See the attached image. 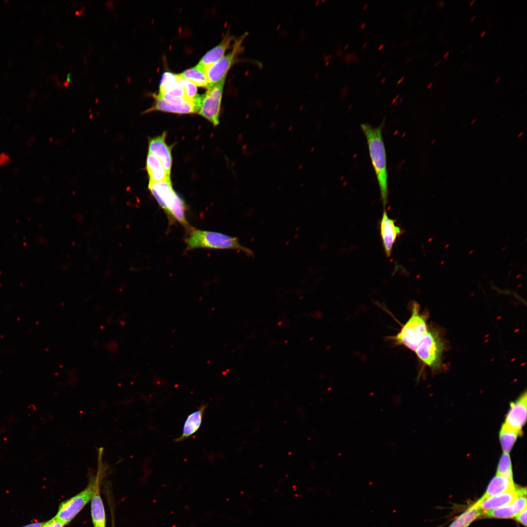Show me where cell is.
Returning <instances> with one entry per match:
<instances>
[{"label":"cell","instance_id":"b9f144b4","mask_svg":"<svg viewBox=\"0 0 527 527\" xmlns=\"http://www.w3.org/2000/svg\"><path fill=\"white\" fill-rule=\"evenodd\" d=\"M474 2H475L474 0H473L472 1H471L470 3V6H472Z\"/></svg>","mask_w":527,"mask_h":527},{"label":"cell","instance_id":"ffe728a7","mask_svg":"<svg viewBox=\"0 0 527 527\" xmlns=\"http://www.w3.org/2000/svg\"><path fill=\"white\" fill-rule=\"evenodd\" d=\"M481 512L474 504L458 516L448 527H468L474 520L480 518Z\"/></svg>","mask_w":527,"mask_h":527},{"label":"cell","instance_id":"7dc6e473","mask_svg":"<svg viewBox=\"0 0 527 527\" xmlns=\"http://www.w3.org/2000/svg\"><path fill=\"white\" fill-rule=\"evenodd\" d=\"M439 61H438V62H436V64H435V66H436V67H437V66H438V65H439Z\"/></svg>","mask_w":527,"mask_h":527},{"label":"cell","instance_id":"44dd1931","mask_svg":"<svg viewBox=\"0 0 527 527\" xmlns=\"http://www.w3.org/2000/svg\"><path fill=\"white\" fill-rule=\"evenodd\" d=\"M518 514L512 502L504 507L486 511H482L480 518L510 519Z\"/></svg>","mask_w":527,"mask_h":527},{"label":"cell","instance_id":"e575fe53","mask_svg":"<svg viewBox=\"0 0 527 527\" xmlns=\"http://www.w3.org/2000/svg\"><path fill=\"white\" fill-rule=\"evenodd\" d=\"M475 18H476V15H474V16H473V17H472L471 18V20H470V21H471V22H472V21H473L475 19Z\"/></svg>","mask_w":527,"mask_h":527},{"label":"cell","instance_id":"4fadbf2b","mask_svg":"<svg viewBox=\"0 0 527 527\" xmlns=\"http://www.w3.org/2000/svg\"><path fill=\"white\" fill-rule=\"evenodd\" d=\"M523 488L516 487L513 490L490 497L484 500L479 499L474 504L481 511H486L501 507L512 503L520 494Z\"/></svg>","mask_w":527,"mask_h":527},{"label":"cell","instance_id":"9c48e42d","mask_svg":"<svg viewBox=\"0 0 527 527\" xmlns=\"http://www.w3.org/2000/svg\"><path fill=\"white\" fill-rule=\"evenodd\" d=\"M504 424L520 435L527 420L526 391L515 402L511 403Z\"/></svg>","mask_w":527,"mask_h":527},{"label":"cell","instance_id":"f35d334b","mask_svg":"<svg viewBox=\"0 0 527 527\" xmlns=\"http://www.w3.org/2000/svg\"><path fill=\"white\" fill-rule=\"evenodd\" d=\"M500 80V77H498V78H497V79H496V80H495V83H497V82H498V81H499Z\"/></svg>","mask_w":527,"mask_h":527},{"label":"cell","instance_id":"ba28073f","mask_svg":"<svg viewBox=\"0 0 527 527\" xmlns=\"http://www.w3.org/2000/svg\"><path fill=\"white\" fill-rule=\"evenodd\" d=\"M225 80L210 87L202 95L200 107L198 113L214 125L219 124L223 89Z\"/></svg>","mask_w":527,"mask_h":527},{"label":"cell","instance_id":"7c38bea8","mask_svg":"<svg viewBox=\"0 0 527 527\" xmlns=\"http://www.w3.org/2000/svg\"><path fill=\"white\" fill-rule=\"evenodd\" d=\"M166 132L151 139L149 141V152L155 155L161 162L168 174L170 175L172 158L171 146L165 142Z\"/></svg>","mask_w":527,"mask_h":527},{"label":"cell","instance_id":"4dcf8cb0","mask_svg":"<svg viewBox=\"0 0 527 527\" xmlns=\"http://www.w3.org/2000/svg\"><path fill=\"white\" fill-rule=\"evenodd\" d=\"M404 78H405V76H403V77H402L401 78V79L400 80H399V81H398V82H397V85H399V84H400V83H401V82H402V81H403L404 80Z\"/></svg>","mask_w":527,"mask_h":527},{"label":"cell","instance_id":"83f0119b","mask_svg":"<svg viewBox=\"0 0 527 527\" xmlns=\"http://www.w3.org/2000/svg\"><path fill=\"white\" fill-rule=\"evenodd\" d=\"M44 524V522H34L31 523L22 527H42Z\"/></svg>","mask_w":527,"mask_h":527},{"label":"cell","instance_id":"484cf974","mask_svg":"<svg viewBox=\"0 0 527 527\" xmlns=\"http://www.w3.org/2000/svg\"><path fill=\"white\" fill-rule=\"evenodd\" d=\"M66 525L55 516L44 522L42 527H64Z\"/></svg>","mask_w":527,"mask_h":527},{"label":"cell","instance_id":"e0dca14e","mask_svg":"<svg viewBox=\"0 0 527 527\" xmlns=\"http://www.w3.org/2000/svg\"><path fill=\"white\" fill-rule=\"evenodd\" d=\"M146 166L149 176V182L171 180L170 175L168 174L160 160L150 152L147 156Z\"/></svg>","mask_w":527,"mask_h":527},{"label":"cell","instance_id":"277c9868","mask_svg":"<svg viewBox=\"0 0 527 527\" xmlns=\"http://www.w3.org/2000/svg\"><path fill=\"white\" fill-rule=\"evenodd\" d=\"M410 308V316L399 332L390 339L395 344L414 352L428 331L427 315L420 312V305L415 302H412Z\"/></svg>","mask_w":527,"mask_h":527},{"label":"cell","instance_id":"60d3db41","mask_svg":"<svg viewBox=\"0 0 527 527\" xmlns=\"http://www.w3.org/2000/svg\"><path fill=\"white\" fill-rule=\"evenodd\" d=\"M368 5V3H365L363 7V9H365Z\"/></svg>","mask_w":527,"mask_h":527},{"label":"cell","instance_id":"9a60e30c","mask_svg":"<svg viewBox=\"0 0 527 527\" xmlns=\"http://www.w3.org/2000/svg\"><path fill=\"white\" fill-rule=\"evenodd\" d=\"M206 407V404H203L197 410L188 415L183 425L182 434L175 440L176 442H181L187 439L199 430Z\"/></svg>","mask_w":527,"mask_h":527},{"label":"cell","instance_id":"f546056e","mask_svg":"<svg viewBox=\"0 0 527 527\" xmlns=\"http://www.w3.org/2000/svg\"><path fill=\"white\" fill-rule=\"evenodd\" d=\"M366 25V23L365 22H361L360 24V27L361 29H363Z\"/></svg>","mask_w":527,"mask_h":527},{"label":"cell","instance_id":"8d00e7d4","mask_svg":"<svg viewBox=\"0 0 527 527\" xmlns=\"http://www.w3.org/2000/svg\"><path fill=\"white\" fill-rule=\"evenodd\" d=\"M432 83H431H431H429V84L428 85V86H427V89H429V88H430V87H431V86H432Z\"/></svg>","mask_w":527,"mask_h":527},{"label":"cell","instance_id":"ac0fdd59","mask_svg":"<svg viewBox=\"0 0 527 527\" xmlns=\"http://www.w3.org/2000/svg\"><path fill=\"white\" fill-rule=\"evenodd\" d=\"M91 503V512L94 527H105L106 517L98 480Z\"/></svg>","mask_w":527,"mask_h":527},{"label":"cell","instance_id":"52a82bcc","mask_svg":"<svg viewBox=\"0 0 527 527\" xmlns=\"http://www.w3.org/2000/svg\"><path fill=\"white\" fill-rule=\"evenodd\" d=\"M247 34V33H245L238 39H235L231 51L224 55L206 70L209 88L226 79L228 71L234 64L238 54L242 51V44Z\"/></svg>","mask_w":527,"mask_h":527},{"label":"cell","instance_id":"f1b7e54d","mask_svg":"<svg viewBox=\"0 0 527 527\" xmlns=\"http://www.w3.org/2000/svg\"><path fill=\"white\" fill-rule=\"evenodd\" d=\"M437 5L440 7V8H442L445 6V2L443 0H439L437 2Z\"/></svg>","mask_w":527,"mask_h":527},{"label":"cell","instance_id":"d6a6232c","mask_svg":"<svg viewBox=\"0 0 527 527\" xmlns=\"http://www.w3.org/2000/svg\"><path fill=\"white\" fill-rule=\"evenodd\" d=\"M486 33V31H483V32H482V33H481L480 34V37H481V38H483V37H484V36L485 35Z\"/></svg>","mask_w":527,"mask_h":527},{"label":"cell","instance_id":"4316f807","mask_svg":"<svg viewBox=\"0 0 527 527\" xmlns=\"http://www.w3.org/2000/svg\"><path fill=\"white\" fill-rule=\"evenodd\" d=\"M514 518L516 521L526 527L527 526V508L517 514Z\"/></svg>","mask_w":527,"mask_h":527},{"label":"cell","instance_id":"603a6c76","mask_svg":"<svg viewBox=\"0 0 527 527\" xmlns=\"http://www.w3.org/2000/svg\"><path fill=\"white\" fill-rule=\"evenodd\" d=\"M180 85L178 74L165 72L162 78L160 85L159 95H163Z\"/></svg>","mask_w":527,"mask_h":527},{"label":"cell","instance_id":"3957f363","mask_svg":"<svg viewBox=\"0 0 527 527\" xmlns=\"http://www.w3.org/2000/svg\"><path fill=\"white\" fill-rule=\"evenodd\" d=\"M185 240L188 250L198 248L215 249H233L242 251L250 257L253 252L242 245L238 238L219 232L198 229L194 227L188 233Z\"/></svg>","mask_w":527,"mask_h":527},{"label":"cell","instance_id":"7a4b0ae2","mask_svg":"<svg viewBox=\"0 0 527 527\" xmlns=\"http://www.w3.org/2000/svg\"><path fill=\"white\" fill-rule=\"evenodd\" d=\"M148 189L172 223L178 222L187 232L193 228L186 217V206L183 200L173 190L171 180L149 182Z\"/></svg>","mask_w":527,"mask_h":527},{"label":"cell","instance_id":"c3c4849f","mask_svg":"<svg viewBox=\"0 0 527 527\" xmlns=\"http://www.w3.org/2000/svg\"><path fill=\"white\" fill-rule=\"evenodd\" d=\"M385 64H386V63H385H385H384V64H383L382 65V67H384V66H385Z\"/></svg>","mask_w":527,"mask_h":527},{"label":"cell","instance_id":"bcb514c9","mask_svg":"<svg viewBox=\"0 0 527 527\" xmlns=\"http://www.w3.org/2000/svg\"><path fill=\"white\" fill-rule=\"evenodd\" d=\"M472 46V45H470L469 47L468 48V50H469L471 48Z\"/></svg>","mask_w":527,"mask_h":527},{"label":"cell","instance_id":"74e56055","mask_svg":"<svg viewBox=\"0 0 527 527\" xmlns=\"http://www.w3.org/2000/svg\"><path fill=\"white\" fill-rule=\"evenodd\" d=\"M367 44V42H365L362 46V48H364Z\"/></svg>","mask_w":527,"mask_h":527},{"label":"cell","instance_id":"836d02e7","mask_svg":"<svg viewBox=\"0 0 527 527\" xmlns=\"http://www.w3.org/2000/svg\"><path fill=\"white\" fill-rule=\"evenodd\" d=\"M384 46V43L381 44L378 47V50H381Z\"/></svg>","mask_w":527,"mask_h":527},{"label":"cell","instance_id":"2e32d148","mask_svg":"<svg viewBox=\"0 0 527 527\" xmlns=\"http://www.w3.org/2000/svg\"><path fill=\"white\" fill-rule=\"evenodd\" d=\"M516 488L513 479L497 475L490 481L484 495L480 500L496 496L513 490Z\"/></svg>","mask_w":527,"mask_h":527},{"label":"cell","instance_id":"1f68e13d","mask_svg":"<svg viewBox=\"0 0 527 527\" xmlns=\"http://www.w3.org/2000/svg\"><path fill=\"white\" fill-rule=\"evenodd\" d=\"M449 52L448 51H447L445 54V55L444 56V58L445 59H446L447 58V57H448V56L449 55Z\"/></svg>","mask_w":527,"mask_h":527},{"label":"cell","instance_id":"8992f818","mask_svg":"<svg viewBox=\"0 0 527 527\" xmlns=\"http://www.w3.org/2000/svg\"><path fill=\"white\" fill-rule=\"evenodd\" d=\"M98 477L91 482L82 491L62 502L55 517L68 524L91 500Z\"/></svg>","mask_w":527,"mask_h":527},{"label":"cell","instance_id":"7bdbcfd3","mask_svg":"<svg viewBox=\"0 0 527 527\" xmlns=\"http://www.w3.org/2000/svg\"><path fill=\"white\" fill-rule=\"evenodd\" d=\"M476 121V119H474L473 120H472V122H471V124H473V123H474V122H475V121Z\"/></svg>","mask_w":527,"mask_h":527},{"label":"cell","instance_id":"ab89813d","mask_svg":"<svg viewBox=\"0 0 527 527\" xmlns=\"http://www.w3.org/2000/svg\"><path fill=\"white\" fill-rule=\"evenodd\" d=\"M523 134V132H521V133H520V134H519L518 135V138H520V137H521V136H522V135Z\"/></svg>","mask_w":527,"mask_h":527},{"label":"cell","instance_id":"d6986e66","mask_svg":"<svg viewBox=\"0 0 527 527\" xmlns=\"http://www.w3.org/2000/svg\"><path fill=\"white\" fill-rule=\"evenodd\" d=\"M178 75L181 77L192 82L197 86L207 89L209 88L206 71L197 65L184 70Z\"/></svg>","mask_w":527,"mask_h":527},{"label":"cell","instance_id":"d590c367","mask_svg":"<svg viewBox=\"0 0 527 527\" xmlns=\"http://www.w3.org/2000/svg\"><path fill=\"white\" fill-rule=\"evenodd\" d=\"M385 80H386V79H385V78H383V79H382L381 81V83H384V82H385Z\"/></svg>","mask_w":527,"mask_h":527},{"label":"cell","instance_id":"d4e9b609","mask_svg":"<svg viewBox=\"0 0 527 527\" xmlns=\"http://www.w3.org/2000/svg\"><path fill=\"white\" fill-rule=\"evenodd\" d=\"M178 81L182 86L186 99L190 101H195L200 95L197 93V87L196 85L189 81L181 77L178 74Z\"/></svg>","mask_w":527,"mask_h":527},{"label":"cell","instance_id":"cb8c5ba5","mask_svg":"<svg viewBox=\"0 0 527 527\" xmlns=\"http://www.w3.org/2000/svg\"><path fill=\"white\" fill-rule=\"evenodd\" d=\"M496 474L513 479L511 463L508 452H504L501 456L497 466Z\"/></svg>","mask_w":527,"mask_h":527},{"label":"cell","instance_id":"5bb4252c","mask_svg":"<svg viewBox=\"0 0 527 527\" xmlns=\"http://www.w3.org/2000/svg\"><path fill=\"white\" fill-rule=\"evenodd\" d=\"M233 40L234 37L227 32L220 43L206 52L197 65L206 71L211 65L224 55Z\"/></svg>","mask_w":527,"mask_h":527},{"label":"cell","instance_id":"ee69618b","mask_svg":"<svg viewBox=\"0 0 527 527\" xmlns=\"http://www.w3.org/2000/svg\"><path fill=\"white\" fill-rule=\"evenodd\" d=\"M348 45H349V44H348V43H347V44H346L345 45V48H345V49H346L347 48V47H348Z\"/></svg>","mask_w":527,"mask_h":527},{"label":"cell","instance_id":"8fae6325","mask_svg":"<svg viewBox=\"0 0 527 527\" xmlns=\"http://www.w3.org/2000/svg\"><path fill=\"white\" fill-rule=\"evenodd\" d=\"M380 230L385 253L387 257H389L393 244L397 238L402 234V230L395 225V220L389 218L385 209L380 223Z\"/></svg>","mask_w":527,"mask_h":527},{"label":"cell","instance_id":"6da1fadb","mask_svg":"<svg viewBox=\"0 0 527 527\" xmlns=\"http://www.w3.org/2000/svg\"><path fill=\"white\" fill-rule=\"evenodd\" d=\"M366 140L369 156L374 170L384 208L388 201L386 155L382 135V125L374 127L367 123L360 125Z\"/></svg>","mask_w":527,"mask_h":527},{"label":"cell","instance_id":"5b68a950","mask_svg":"<svg viewBox=\"0 0 527 527\" xmlns=\"http://www.w3.org/2000/svg\"><path fill=\"white\" fill-rule=\"evenodd\" d=\"M444 343L437 330L428 331L414 351L418 358L432 370L441 367Z\"/></svg>","mask_w":527,"mask_h":527},{"label":"cell","instance_id":"681fc988","mask_svg":"<svg viewBox=\"0 0 527 527\" xmlns=\"http://www.w3.org/2000/svg\"><path fill=\"white\" fill-rule=\"evenodd\" d=\"M435 140H433V141H432V143H434V142H435Z\"/></svg>","mask_w":527,"mask_h":527},{"label":"cell","instance_id":"7402d4cb","mask_svg":"<svg viewBox=\"0 0 527 527\" xmlns=\"http://www.w3.org/2000/svg\"><path fill=\"white\" fill-rule=\"evenodd\" d=\"M519 434L503 424L501 428L499 437L501 445L504 452H509L514 445Z\"/></svg>","mask_w":527,"mask_h":527},{"label":"cell","instance_id":"30bf717a","mask_svg":"<svg viewBox=\"0 0 527 527\" xmlns=\"http://www.w3.org/2000/svg\"><path fill=\"white\" fill-rule=\"evenodd\" d=\"M153 96L155 100L154 103L145 113L160 111L177 114L196 113L199 111L202 99V95H200L195 101L188 100L182 104H174L165 101L158 95L154 94Z\"/></svg>","mask_w":527,"mask_h":527},{"label":"cell","instance_id":"f6af8a7d","mask_svg":"<svg viewBox=\"0 0 527 527\" xmlns=\"http://www.w3.org/2000/svg\"><path fill=\"white\" fill-rule=\"evenodd\" d=\"M381 74V72H380H380H379L378 73L377 75V77H379V76L380 75V74Z\"/></svg>","mask_w":527,"mask_h":527}]
</instances>
